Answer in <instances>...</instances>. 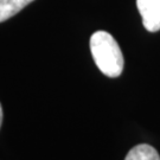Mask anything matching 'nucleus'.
Listing matches in <instances>:
<instances>
[{"instance_id": "obj_3", "label": "nucleus", "mask_w": 160, "mask_h": 160, "mask_svg": "<svg viewBox=\"0 0 160 160\" xmlns=\"http://www.w3.org/2000/svg\"><path fill=\"white\" fill-rule=\"evenodd\" d=\"M33 0H0V23L16 16Z\"/></svg>"}, {"instance_id": "obj_2", "label": "nucleus", "mask_w": 160, "mask_h": 160, "mask_svg": "<svg viewBox=\"0 0 160 160\" xmlns=\"http://www.w3.org/2000/svg\"><path fill=\"white\" fill-rule=\"evenodd\" d=\"M137 7L145 29L149 32L160 30V0H137Z\"/></svg>"}, {"instance_id": "obj_5", "label": "nucleus", "mask_w": 160, "mask_h": 160, "mask_svg": "<svg viewBox=\"0 0 160 160\" xmlns=\"http://www.w3.org/2000/svg\"><path fill=\"white\" fill-rule=\"evenodd\" d=\"M1 122H2V108L0 104V127H1Z\"/></svg>"}, {"instance_id": "obj_1", "label": "nucleus", "mask_w": 160, "mask_h": 160, "mask_svg": "<svg viewBox=\"0 0 160 160\" xmlns=\"http://www.w3.org/2000/svg\"><path fill=\"white\" fill-rule=\"evenodd\" d=\"M90 51L97 68L108 77H118L123 70V55L118 42L106 31H96L90 38Z\"/></svg>"}, {"instance_id": "obj_4", "label": "nucleus", "mask_w": 160, "mask_h": 160, "mask_svg": "<svg viewBox=\"0 0 160 160\" xmlns=\"http://www.w3.org/2000/svg\"><path fill=\"white\" fill-rule=\"evenodd\" d=\"M125 160H160V155L151 145L140 143L128 152Z\"/></svg>"}]
</instances>
